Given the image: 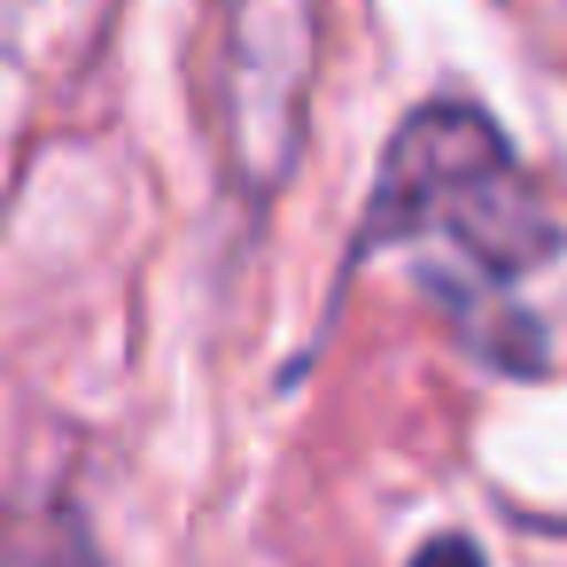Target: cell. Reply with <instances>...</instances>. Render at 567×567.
<instances>
[{
    "label": "cell",
    "instance_id": "cell-1",
    "mask_svg": "<svg viewBox=\"0 0 567 567\" xmlns=\"http://www.w3.org/2000/svg\"><path fill=\"white\" fill-rule=\"evenodd\" d=\"M404 241H443L466 288H505L559 249L551 210L536 203L505 133L474 102H420L396 125L358 218V257Z\"/></svg>",
    "mask_w": 567,
    "mask_h": 567
},
{
    "label": "cell",
    "instance_id": "cell-2",
    "mask_svg": "<svg viewBox=\"0 0 567 567\" xmlns=\"http://www.w3.org/2000/svg\"><path fill=\"white\" fill-rule=\"evenodd\" d=\"M311 79H319V0H226L210 117L234 195L272 203L296 179Z\"/></svg>",
    "mask_w": 567,
    "mask_h": 567
}]
</instances>
